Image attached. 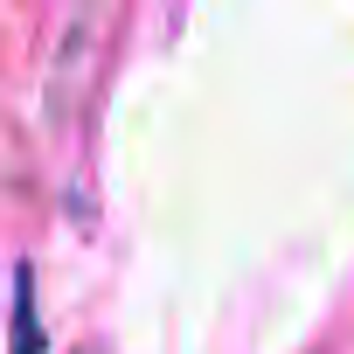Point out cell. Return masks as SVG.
Segmentation results:
<instances>
[{
	"label": "cell",
	"instance_id": "cell-1",
	"mask_svg": "<svg viewBox=\"0 0 354 354\" xmlns=\"http://www.w3.org/2000/svg\"><path fill=\"white\" fill-rule=\"evenodd\" d=\"M8 354H42V313H35L28 271H21V285H15V333H8Z\"/></svg>",
	"mask_w": 354,
	"mask_h": 354
}]
</instances>
